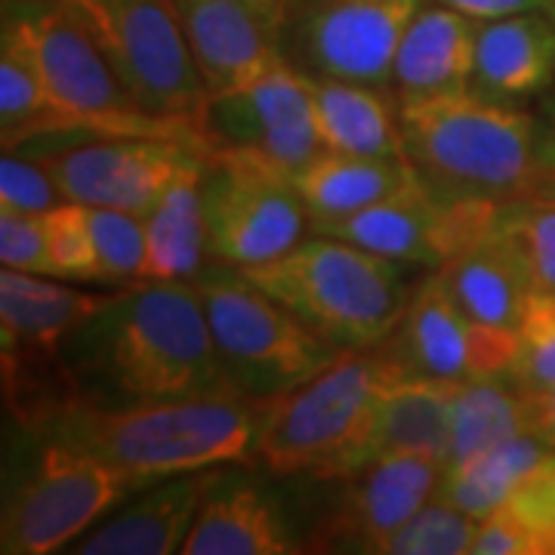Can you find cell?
Wrapping results in <instances>:
<instances>
[{
	"instance_id": "obj_1",
	"label": "cell",
	"mask_w": 555,
	"mask_h": 555,
	"mask_svg": "<svg viewBox=\"0 0 555 555\" xmlns=\"http://www.w3.org/2000/svg\"><path fill=\"white\" fill-rule=\"evenodd\" d=\"M60 377L68 408L124 411L235 396L219 371L195 281H137L105 294L62 343Z\"/></svg>"
},
{
	"instance_id": "obj_2",
	"label": "cell",
	"mask_w": 555,
	"mask_h": 555,
	"mask_svg": "<svg viewBox=\"0 0 555 555\" xmlns=\"http://www.w3.org/2000/svg\"><path fill=\"white\" fill-rule=\"evenodd\" d=\"M254 401L201 396L124 411L72 404L40 436L93 454L127 478L133 491H142L164 478L254 463Z\"/></svg>"
},
{
	"instance_id": "obj_3",
	"label": "cell",
	"mask_w": 555,
	"mask_h": 555,
	"mask_svg": "<svg viewBox=\"0 0 555 555\" xmlns=\"http://www.w3.org/2000/svg\"><path fill=\"white\" fill-rule=\"evenodd\" d=\"M0 47H10L28 62L53 108L47 130L31 142L60 137H155L189 142L214 155L198 120L142 112L120 87L100 47L56 0H3Z\"/></svg>"
},
{
	"instance_id": "obj_4",
	"label": "cell",
	"mask_w": 555,
	"mask_h": 555,
	"mask_svg": "<svg viewBox=\"0 0 555 555\" xmlns=\"http://www.w3.org/2000/svg\"><path fill=\"white\" fill-rule=\"evenodd\" d=\"M398 364L379 346L339 352L297 389L254 401V463L272 476L321 481L349 476L374 460L383 392Z\"/></svg>"
},
{
	"instance_id": "obj_5",
	"label": "cell",
	"mask_w": 555,
	"mask_h": 555,
	"mask_svg": "<svg viewBox=\"0 0 555 555\" xmlns=\"http://www.w3.org/2000/svg\"><path fill=\"white\" fill-rule=\"evenodd\" d=\"M408 158L451 198L531 201L543 185L540 120L476 90L396 100Z\"/></svg>"
},
{
	"instance_id": "obj_6",
	"label": "cell",
	"mask_w": 555,
	"mask_h": 555,
	"mask_svg": "<svg viewBox=\"0 0 555 555\" xmlns=\"http://www.w3.org/2000/svg\"><path fill=\"white\" fill-rule=\"evenodd\" d=\"M241 272L339 352L379 346L414 291L408 266L321 232Z\"/></svg>"
},
{
	"instance_id": "obj_7",
	"label": "cell",
	"mask_w": 555,
	"mask_h": 555,
	"mask_svg": "<svg viewBox=\"0 0 555 555\" xmlns=\"http://www.w3.org/2000/svg\"><path fill=\"white\" fill-rule=\"evenodd\" d=\"M225 386L244 401H269L324 371L339 349L309 331L235 266L210 262L195 278Z\"/></svg>"
},
{
	"instance_id": "obj_8",
	"label": "cell",
	"mask_w": 555,
	"mask_h": 555,
	"mask_svg": "<svg viewBox=\"0 0 555 555\" xmlns=\"http://www.w3.org/2000/svg\"><path fill=\"white\" fill-rule=\"evenodd\" d=\"M100 47L142 112L198 120L207 87L198 75L177 0H56ZM204 127V124H201Z\"/></svg>"
},
{
	"instance_id": "obj_9",
	"label": "cell",
	"mask_w": 555,
	"mask_h": 555,
	"mask_svg": "<svg viewBox=\"0 0 555 555\" xmlns=\"http://www.w3.org/2000/svg\"><path fill=\"white\" fill-rule=\"evenodd\" d=\"M105 294L62 284V278L0 272V356L3 396L20 426L40 433L68 408L60 377L65 337L90 318Z\"/></svg>"
},
{
	"instance_id": "obj_10",
	"label": "cell",
	"mask_w": 555,
	"mask_h": 555,
	"mask_svg": "<svg viewBox=\"0 0 555 555\" xmlns=\"http://www.w3.org/2000/svg\"><path fill=\"white\" fill-rule=\"evenodd\" d=\"M130 481L93 454L43 438L31 469L3 500L0 553L50 555L78 543L102 516L115 513Z\"/></svg>"
},
{
	"instance_id": "obj_11",
	"label": "cell",
	"mask_w": 555,
	"mask_h": 555,
	"mask_svg": "<svg viewBox=\"0 0 555 555\" xmlns=\"http://www.w3.org/2000/svg\"><path fill=\"white\" fill-rule=\"evenodd\" d=\"M207 257L222 266H259L306 238L309 214L294 177L250 152L219 149L201 177Z\"/></svg>"
},
{
	"instance_id": "obj_12",
	"label": "cell",
	"mask_w": 555,
	"mask_h": 555,
	"mask_svg": "<svg viewBox=\"0 0 555 555\" xmlns=\"http://www.w3.org/2000/svg\"><path fill=\"white\" fill-rule=\"evenodd\" d=\"M423 0H291L281 53L309 78L392 93L398 47Z\"/></svg>"
},
{
	"instance_id": "obj_13",
	"label": "cell",
	"mask_w": 555,
	"mask_h": 555,
	"mask_svg": "<svg viewBox=\"0 0 555 555\" xmlns=\"http://www.w3.org/2000/svg\"><path fill=\"white\" fill-rule=\"evenodd\" d=\"M20 155L47 167L62 201L145 217L170 179L207 152L177 139L60 137L31 142Z\"/></svg>"
},
{
	"instance_id": "obj_14",
	"label": "cell",
	"mask_w": 555,
	"mask_h": 555,
	"mask_svg": "<svg viewBox=\"0 0 555 555\" xmlns=\"http://www.w3.org/2000/svg\"><path fill=\"white\" fill-rule=\"evenodd\" d=\"M496 210L500 201L451 198L420 177L396 195L352 217L318 222L309 232L352 241L408 269L436 272L494 232Z\"/></svg>"
},
{
	"instance_id": "obj_15",
	"label": "cell",
	"mask_w": 555,
	"mask_h": 555,
	"mask_svg": "<svg viewBox=\"0 0 555 555\" xmlns=\"http://www.w3.org/2000/svg\"><path fill=\"white\" fill-rule=\"evenodd\" d=\"M379 349L408 374L473 383L513 374L518 334L473 315L444 275L433 272L411 291L396 331Z\"/></svg>"
},
{
	"instance_id": "obj_16",
	"label": "cell",
	"mask_w": 555,
	"mask_h": 555,
	"mask_svg": "<svg viewBox=\"0 0 555 555\" xmlns=\"http://www.w3.org/2000/svg\"><path fill=\"white\" fill-rule=\"evenodd\" d=\"M444 463L423 454H379L349 476L306 534V553L386 555L389 540L438 491Z\"/></svg>"
},
{
	"instance_id": "obj_17",
	"label": "cell",
	"mask_w": 555,
	"mask_h": 555,
	"mask_svg": "<svg viewBox=\"0 0 555 555\" xmlns=\"http://www.w3.org/2000/svg\"><path fill=\"white\" fill-rule=\"evenodd\" d=\"M201 124L214 152H250L287 177H297L318 152H324L306 75L291 62H281L250 87L210 96Z\"/></svg>"
},
{
	"instance_id": "obj_18",
	"label": "cell",
	"mask_w": 555,
	"mask_h": 555,
	"mask_svg": "<svg viewBox=\"0 0 555 555\" xmlns=\"http://www.w3.org/2000/svg\"><path fill=\"white\" fill-rule=\"evenodd\" d=\"M177 10L207 100L250 87L287 62L281 35L247 0H177Z\"/></svg>"
},
{
	"instance_id": "obj_19",
	"label": "cell",
	"mask_w": 555,
	"mask_h": 555,
	"mask_svg": "<svg viewBox=\"0 0 555 555\" xmlns=\"http://www.w3.org/2000/svg\"><path fill=\"white\" fill-rule=\"evenodd\" d=\"M222 476L219 469H201L164 478L152 488L137 491V500L112 513L108 521L83 534L65 553L78 555H173L195 525L201 500Z\"/></svg>"
},
{
	"instance_id": "obj_20",
	"label": "cell",
	"mask_w": 555,
	"mask_h": 555,
	"mask_svg": "<svg viewBox=\"0 0 555 555\" xmlns=\"http://www.w3.org/2000/svg\"><path fill=\"white\" fill-rule=\"evenodd\" d=\"M481 22L444 3L420 7L398 47L392 68L396 100H426L473 90Z\"/></svg>"
},
{
	"instance_id": "obj_21",
	"label": "cell",
	"mask_w": 555,
	"mask_h": 555,
	"mask_svg": "<svg viewBox=\"0 0 555 555\" xmlns=\"http://www.w3.org/2000/svg\"><path fill=\"white\" fill-rule=\"evenodd\" d=\"M302 540L291 534L275 500L257 485L225 473L201 500L195 525L182 543V555H297Z\"/></svg>"
},
{
	"instance_id": "obj_22",
	"label": "cell",
	"mask_w": 555,
	"mask_h": 555,
	"mask_svg": "<svg viewBox=\"0 0 555 555\" xmlns=\"http://www.w3.org/2000/svg\"><path fill=\"white\" fill-rule=\"evenodd\" d=\"M555 83V20L550 13H518L481 22L473 90L496 102L537 100Z\"/></svg>"
},
{
	"instance_id": "obj_23",
	"label": "cell",
	"mask_w": 555,
	"mask_h": 555,
	"mask_svg": "<svg viewBox=\"0 0 555 555\" xmlns=\"http://www.w3.org/2000/svg\"><path fill=\"white\" fill-rule=\"evenodd\" d=\"M306 87L315 108L318 137L327 152L408 158L401 124H398V102L392 93L364 83L309 78V75H306Z\"/></svg>"
},
{
	"instance_id": "obj_24",
	"label": "cell",
	"mask_w": 555,
	"mask_h": 555,
	"mask_svg": "<svg viewBox=\"0 0 555 555\" xmlns=\"http://www.w3.org/2000/svg\"><path fill=\"white\" fill-rule=\"evenodd\" d=\"M207 155L192 158L160 192L145 222V269L142 281H195L207 266V225H204V177Z\"/></svg>"
},
{
	"instance_id": "obj_25",
	"label": "cell",
	"mask_w": 555,
	"mask_h": 555,
	"mask_svg": "<svg viewBox=\"0 0 555 555\" xmlns=\"http://www.w3.org/2000/svg\"><path fill=\"white\" fill-rule=\"evenodd\" d=\"M416 179L420 170L408 158H371L324 149L294 177V185L306 204L312 229L318 222L352 217Z\"/></svg>"
},
{
	"instance_id": "obj_26",
	"label": "cell",
	"mask_w": 555,
	"mask_h": 555,
	"mask_svg": "<svg viewBox=\"0 0 555 555\" xmlns=\"http://www.w3.org/2000/svg\"><path fill=\"white\" fill-rule=\"evenodd\" d=\"M456 392L460 383L408 374L398 367L379 401L374 456L423 454L444 463L451 444Z\"/></svg>"
},
{
	"instance_id": "obj_27",
	"label": "cell",
	"mask_w": 555,
	"mask_h": 555,
	"mask_svg": "<svg viewBox=\"0 0 555 555\" xmlns=\"http://www.w3.org/2000/svg\"><path fill=\"white\" fill-rule=\"evenodd\" d=\"M436 272L444 275L454 297L473 315L518 334V324L534 297V287L513 247L496 235V229Z\"/></svg>"
},
{
	"instance_id": "obj_28",
	"label": "cell",
	"mask_w": 555,
	"mask_h": 555,
	"mask_svg": "<svg viewBox=\"0 0 555 555\" xmlns=\"http://www.w3.org/2000/svg\"><path fill=\"white\" fill-rule=\"evenodd\" d=\"M550 454L555 451H550L531 433H525V436L509 438L503 444L481 451L460 466L444 469L436 494L481 521L485 516H491L496 506L516 491L518 481L531 469H537Z\"/></svg>"
},
{
	"instance_id": "obj_29",
	"label": "cell",
	"mask_w": 555,
	"mask_h": 555,
	"mask_svg": "<svg viewBox=\"0 0 555 555\" xmlns=\"http://www.w3.org/2000/svg\"><path fill=\"white\" fill-rule=\"evenodd\" d=\"M528 433L525 389L513 377L460 383L444 469L473 460L481 451Z\"/></svg>"
},
{
	"instance_id": "obj_30",
	"label": "cell",
	"mask_w": 555,
	"mask_h": 555,
	"mask_svg": "<svg viewBox=\"0 0 555 555\" xmlns=\"http://www.w3.org/2000/svg\"><path fill=\"white\" fill-rule=\"evenodd\" d=\"M494 229L525 266L534 294H555V204L503 201Z\"/></svg>"
},
{
	"instance_id": "obj_31",
	"label": "cell",
	"mask_w": 555,
	"mask_h": 555,
	"mask_svg": "<svg viewBox=\"0 0 555 555\" xmlns=\"http://www.w3.org/2000/svg\"><path fill=\"white\" fill-rule=\"evenodd\" d=\"M87 222L96 247V284L127 287L142 281L145 269V222L142 217L108 210V207H87Z\"/></svg>"
},
{
	"instance_id": "obj_32",
	"label": "cell",
	"mask_w": 555,
	"mask_h": 555,
	"mask_svg": "<svg viewBox=\"0 0 555 555\" xmlns=\"http://www.w3.org/2000/svg\"><path fill=\"white\" fill-rule=\"evenodd\" d=\"M478 518L433 494L398 531L386 555H473Z\"/></svg>"
},
{
	"instance_id": "obj_33",
	"label": "cell",
	"mask_w": 555,
	"mask_h": 555,
	"mask_svg": "<svg viewBox=\"0 0 555 555\" xmlns=\"http://www.w3.org/2000/svg\"><path fill=\"white\" fill-rule=\"evenodd\" d=\"M47 238L53 278L96 284V247L83 204L62 201L53 210H47Z\"/></svg>"
},
{
	"instance_id": "obj_34",
	"label": "cell",
	"mask_w": 555,
	"mask_h": 555,
	"mask_svg": "<svg viewBox=\"0 0 555 555\" xmlns=\"http://www.w3.org/2000/svg\"><path fill=\"white\" fill-rule=\"evenodd\" d=\"M521 389L555 383V294H534L518 324V356L513 374Z\"/></svg>"
},
{
	"instance_id": "obj_35",
	"label": "cell",
	"mask_w": 555,
	"mask_h": 555,
	"mask_svg": "<svg viewBox=\"0 0 555 555\" xmlns=\"http://www.w3.org/2000/svg\"><path fill=\"white\" fill-rule=\"evenodd\" d=\"M496 509L534 540L537 555H555V454L521 478Z\"/></svg>"
},
{
	"instance_id": "obj_36",
	"label": "cell",
	"mask_w": 555,
	"mask_h": 555,
	"mask_svg": "<svg viewBox=\"0 0 555 555\" xmlns=\"http://www.w3.org/2000/svg\"><path fill=\"white\" fill-rule=\"evenodd\" d=\"M62 204L60 189L40 160L3 152L0 158V210L16 214H47Z\"/></svg>"
},
{
	"instance_id": "obj_37",
	"label": "cell",
	"mask_w": 555,
	"mask_h": 555,
	"mask_svg": "<svg viewBox=\"0 0 555 555\" xmlns=\"http://www.w3.org/2000/svg\"><path fill=\"white\" fill-rule=\"evenodd\" d=\"M0 266L28 275L53 278L47 214L0 210Z\"/></svg>"
},
{
	"instance_id": "obj_38",
	"label": "cell",
	"mask_w": 555,
	"mask_h": 555,
	"mask_svg": "<svg viewBox=\"0 0 555 555\" xmlns=\"http://www.w3.org/2000/svg\"><path fill=\"white\" fill-rule=\"evenodd\" d=\"M451 10H460L463 16L476 22L503 20V16H518V13H546L553 0H436Z\"/></svg>"
},
{
	"instance_id": "obj_39",
	"label": "cell",
	"mask_w": 555,
	"mask_h": 555,
	"mask_svg": "<svg viewBox=\"0 0 555 555\" xmlns=\"http://www.w3.org/2000/svg\"><path fill=\"white\" fill-rule=\"evenodd\" d=\"M525 414L528 433L555 451V383L543 389H525Z\"/></svg>"
},
{
	"instance_id": "obj_40",
	"label": "cell",
	"mask_w": 555,
	"mask_h": 555,
	"mask_svg": "<svg viewBox=\"0 0 555 555\" xmlns=\"http://www.w3.org/2000/svg\"><path fill=\"white\" fill-rule=\"evenodd\" d=\"M540 160H543V170L546 177H555V96L553 93H543L540 96ZM540 192V189H537Z\"/></svg>"
},
{
	"instance_id": "obj_41",
	"label": "cell",
	"mask_w": 555,
	"mask_h": 555,
	"mask_svg": "<svg viewBox=\"0 0 555 555\" xmlns=\"http://www.w3.org/2000/svg\"><path fill=\"white\" fill-rule=\"evenodd\" d=\"M247 3H250L259 16L269 22L278 35H281V22H284V16H287V7H291V0H247Z\"/></svg>"
},
{
	"instance_id": "obj_42",
	"label": "cell",
	"mask_w": 555,
	"mask_h": 555,
	"mask_svg": "<svg viewBox=\"0 0 555 555\" xmlns=\"http://www.w3.org/2000/svg\"><path fill=\"white\" fill-rule=\"evenodd\" d=\"M531 201H543V204H555V177L543 179V185H540V192H537Z\"/></svg>"
},
{
	"instance_id": "obj_43",
	"label": "cell",
	"mask_w": 555,
	"mask_h": 555,
	"mask_svg": "<svg viewBox=\"0 0 555 555\" xmlns=\"http://www.w3.org/2000/svg\"><path fill=\"white\" fill-rule=\"evenodd\" d=\"M546 13H550V16H553V20H555V0H553V3H550V10H546Z\"/></svg>"
}]
</instances>
